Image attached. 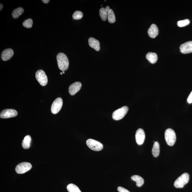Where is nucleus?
<instances>
[{"label": "nucleus", "instance_id": "9", "mask_svg": "<svg viewBox=\"0 0 192 192\" xmlns=\"http://www.w3.org/2000/svg\"><path fill=\"white\" fill-rule=\"evenodd\" d=\"M17 115L16 110L13 109H6L2 111L0 114V117L2 118H8L15 117Z\"/></svg>", "mask_w": 192, "mask_h": 192}, {"label": "nucleus", "instance_id": "32", "mask_svg": "<svg viewBox=\"0 0 192 192\" xmlns=\"http://www.w3.org/2000/svg\"><path fill=\"white\" fill-rule=\"evenodd\" d=\"M60 74H61V75H62V74H62V72H61V73H60Z\"/></svg>", "mask_w": 192, "mask_h": 192}, {"label": "nucleus", "instance_id": "23", "mask_svg": "<svg viewBox=\"0 0 192 192\" xmlns=\"http://www.w3.org/2000/svg\"><path fill=\"white\" fill-rule=\"evenodd\" d=\"M67 188L69 192H82L77 186L73 184H69Z\"/></svg>", "mask_w": 192, "mask_h": 192}, {"label": "nucleus", "instance_id": "19", "mask_svg": "<svg viewBox=\"0 0 192 192\" xmlns=\"http://www.w3.org/2000/svg\"><path fill=\"white\" fill-rule=\"evenodd\" d=\"M152 154L154 157H157L160 153V146L158 142H154L152 149Z\"/></svg>", "mask_w": 192, "mask_h": 192}, {"label": "nucleus", "instance_id": "2", "mask_svg": "<svg viewBox=\"0 0 192 192\" xmlns=\"http://www.w3.org/2000/svg\"><path fill=\"white\" fill-rule=\"evenodd\" d=\"M189 175L187 173H184L178 177L174 183V186L177 188H183L186 184L188 183Z\"/></svg>", "mask_w": 192, "mask_h": 192}, {"label": "nucleus", "instance_id": "11", "mask_svg": "<svg viewBox=\"0 0 192 192\" xmlns=\"http://www.w3.org/2000/svg\"><path fill=\"white\" fill-rule=\"evenodd\" d=\"M180 51L183 54L192 52V41H188L181 45L180 47Z\"/></svg>", "mask_w": 192, "mask_h": 192}, {"label": "nucleus", "instance_id": "20", "mask_svg": "<svg viewBox=\"0 0 192 192\" xmlns=\"http://www.w3.org/2000/svg\"><path fill=\"white\" fill-rule=\"evenodd\" d=\"M31 137L30 136L27 135L25 137L22 142V147L24 149H28L30 147Z\"/></svg>", "mask_w": 192, "mask_h": 192}, {"label": "nucleus", "instance_id": "27", "mask_svg": "<svg viewBox=\"0 0 192 192\" xmlns=\"http://www.w3.org/2000/svg\"><path fill=\"white\" fill-rule=\"evenodd\" d=\"M118 190L119 192H130L129 191H128L127 190L121 187H118Z\"/></svg>", "mask_w": 192, "mask_h": 192}, {"label": "nucleus", "instance_id": "24", "mask_svg": "<svg viewBox=\"0 0 192 192\" xmlns=\"http://www.w3.org/2000/svg\"><path fill=\"white\" fill-rule=\"evenodd\" d=\"M23 26L27 28H30L33 25V21L31 19H29L24 21Z\"/></svg>", "mask_w": 192, "mask_h": 192}, {"label": "nucleus", "instance_id": "3", "mask_svg": "<svg viewBox=\"0 0 192 192\" xmlns=\"http://www.w3.org/2000/svg\"><path fill=\"white\" fill-rule=\"evenodd\" d=\"M165 138L166 143L169 146H173L176 140L175 132L171 128H168L165 132Z\"/></svg>", "mask_w": 192, "mask_h": 192}, {"label": "nucleus", "instance_id": "12", "mask_svg": "<svg viewBox=\"0 0 192 192\" xmlns=\"http://www.w3.org/2000/svg\"><path fill=\"white\" fill-rule=\"evenodd\" d=\"M82 85L80 82H76L71 85L69 88V92L71 96H74L80 90Z\"/></svg>", "mask_w": 192, "mask_h": 192}, {"label": "nucleus", "instance_id": "21", "mask_svg": "<svg viewBox=\"0 0 192 192\" xmlns=\"http://www.w3.org/2000/svg\"><path fill=\"white\" fill-rule=\"evenodd\" d=\"M24 12V9L22 8L19 7L14 11L12 13V17L14 19H17Z\"/></svg>", "mask_w": 192, "mask_h": 192}, {"label": "nucleus", "instance_id": "18", "mask_svg": "<svg viewBox=\"0 0 192 192\" xmlns=\"http://www.w3.org/2000/svg\"><path fill=\"white\" fill-rule=\"evenodd\" d=\"M131 179L133 181L136 182V185L138 187H142L144 183V180L143 178L138 175L132 176Z\"/></svg>", "mask_w": 192, "mask_h": 192}, {"label": "nucleus", "instance_id": "1", "mask_svg": "<svg viewBox=\"0 0 192 192\" xmlns=\"http://www.w3.org/2000/svg\"><path fill=\"white\" fill-rule=\"evenodd\" d=\"M59 68L62 71H66L68 68L69 62L68 57L63 53H59L57 56Z\"/></svg>", "mask_w": 192, "mask_h": 192}, {"label": "nucleus", "instance_id": "16", "mask_svg": "<svg viewBox=\"0 0 192 192\" xmlns=\"http://www.w3.org/2000/svg\"><path fill=\"white\" fill-rule=\"evenodd\" d=\"M110 7L107 6L105 8H102L99 10V15L102 20L105 21L108 18V13L110 10Z\"/></svg>", "mask_w": 192, "mask_h": 192}, {"label": "nucleus", "instance_id": "10", "mask_svg": "<svg viewBox=\"0 0 192 192\" xmlns=\"http://www.w3.org/2000/svg\"><path fill=\"white\" fill-rule=\"evenodd\" d=\"M137 143L140 145L144 143L145 138V134L144 130L142 128H139L137 131L135 135Z\"/></svg>", "mask_w": 192, "mask_h": 192}, {"label": "nucleus", "instance_id": "5", "mask_svg": "<svg viewBox=\"0 0 192 192\" xmlns=\"http://www.w3.org/2000/svg\"><path fill=\"white\" fill-rule=\"evenodd\" d=\"M86 144L89 148L94 151H100L103 148V146L102 143L92 139H89L87 140Z\"/></svg>", "mask_w": 192, "mask_h": 192}, {"label": "nucleus", "instance_id": "26", "mask_svg": "<svg viewBox=\"0 0 192 192\" xmlns=\"http://www.w3.org/2000/svg\"><path fill=\"white\" fill-rule=\"evenodd\" d=\"M190 23V21L188 19H185L184 20H181L178 21V25L180 27L186 26L189 25Z\"/></svg>", "mask_w": 192, "mask_h": 192}, {"label": "nucleus", "instance_id": "29", "mask_svg": "<svg viewBox=\"0 0 192 192\" xmlns=\"http://www.w3.org/2000/svg\"><path fill=\"white\" fill-rule=\"evenodd\" d=\"M42 1L43 3L47 4L49 2V0H42Z\"/></svg>", "mask_w": 192, "mask_h": 192}, {"label": "nucleus", "instance_id": "4", "mask_svg": "<svg viewBox=\"0 0 192 192\" xmlns=\"http://www.w3.org/2000/svg\"><path fill=\"white\" fill-rule=\"evenodd\" d=\"M128 110L127 106H124L115 111L112 114V118L114 120L122 119L126 115Z\"/></svg>", "mask_w": 192, "mask_h": 192}, {"label": "nucleus", "instance_id": "7", "mask_svg": "<svg viewBox=\"0 0 192 192\" xmlns=\"http://www.w3.org/2000/svg\"><path fill=\"white\" fill-rule=\"evenodd\" d=\"M32 168L31 164L28 162H23L20 163L15 168V171L17 174H22L26 173Z\"/></svg>", "mask_w": 192, "mask_h": 192}, {"label": "nucleus", "instance_id": "17", "mask_svg": "<svg viewBox=\"0 0 192 192\" xmlns=\"http://www.w3.org/2000/svg\"><path fill=\"white\" fill-rule=\"evenodd\" d=\"M146 58L152 64H154L157 62L158 56L155 53L149 52L146 55Z\"/></svg>", "mask_w": 192, "mask_h": 192}, {"label": "nucleus", "instance_id": "31", "mask_svg": "<svg viewBox=\"0 0 192 192\" xmlns=\"http://www.w3.org/2000/svg\"><path fill=\"white\" fill-rule=\"evenodd\" d=\"M62 74H65V72L64 71H62Z\"/></svg>", "mask_w": 192, "mask_h": 192}, {"label": "nucleus", "instance_id": "13", "mask_svg": "<svg viewBox=\"0 0 192 192\" xmlns=\"http://www.w3.org/2000/svg\"><path fill=\"white\" fill-rule=\"evenodd\" d=\"M14 53L12 49H5L2 53V59L4 61L8 60L13 57Z\"/></svg>", "mask_w": 192, "mask_h": 192}, {"label": "nucleus", "instance_id": "15", "mask_svg": "<svg viewBox=\"0 0 192 192\" xmlns=\"http://www.w3.org/2000/svg\"><path fill=\"white\" fill-rule=\"evenodd\" d=\"M88 42L89 45L91 48L94 49L97 51H100V42L97 39L93 37H90L88 39Z\"/></svg>", "mask_w": 192, "mask_h": 192}, {"label": "nucleus", "instance_id": "22", "mask_svg": "<svg viewBox=\"0 0 192 192\" xmlns=\"http://www.w3.org/2000/svg\"><path fill=\"white\" fill-rule=\"evenodd\" d=\"M108 19L109 23H114L116 21L115 15L112 9H110L108 11Z\"/></svg>", "mask_w": 192, "mask_h": 192}, {"label": "nucleus", "instance_id": "28", "mask_svg": "<svg viewBox=\"0 0 192 192\" xmlns=\"http://www.w3.org/2000/svg\"><path fill=\"white\" fill-rule=\"evenodd\" d=\"M187 102L189 104H191L192 103V91L187 98Z\"/></svg>", "mask_w": 192, "mask_h": 192}, {"label": "nucleus", "instance_id": "8", "mask_svg": "<svg viewBox=\"0 0 192 192\" xmlns=\"http://www.w3.org/2000/svg\"><path fill=\"white\" fill-rule=\"evenodd\" d=\"M63 100L61 98H57L53 102L51 106V111L52 113L56 114L60 111L62 108Z\"/></svg>", "mask_w": 192, "mask_h": 192}, {"label": "nucleus", "instance_id": "6", "mask_svg": "<svg viewBox=\"0 0 192 192\" xmlns=\"http://www.w3.org/2000/svg\"><path fill=\"white\" fill-rule=\"evenodd\" d=\"M36 78L39 84L42 86H46L48 83V78L44 71H37L35 74Z\"/></svg>", "mask_w": 192, "mask_h": 192}, {"label": "nucleus", "instance_id": "25", "mask_svg": "<svg viewBox=\"0 0 192 192\" xmlns=\"http://www.w3.org/2000/svg\"><path fill=\"white\" fill-rule=\"evenodd\" d=\"M83 14L82 12L80 11H76L72 15L73 19L74 20H80L82 18Z\"/></svg>", "mask_w": 192, "mask_h": 192}, {"label": "nucleus", "instance_id": "14", "mask_svg": "<svg viewBox=\"0 0 192 192\" xmlns=\"http://www.w3.org/2000/svg\"><path fill=\"white\" fill-rule=\"evenodd\" d=\"M148 33L149 36L152 38H155L159 33V30L157 26L152 24L148 29Z\"/></svg>", "mask_w": 192, "mask_h": 192}, {"label": "nucleus", "instance_id": "30", "mask_svg": "<svg viewBox=\"0 0 192 192\" xmlns=\"http://www.w3.org/2000/svg\"><path fill=\"white\" fill-rule=\"evenodd\" d=\"M3 8V5L2 4H1V9H0V11H1L2 9Z\"/></svg>", "mask_w": 192, "mask_h": 192}]
</instances>
